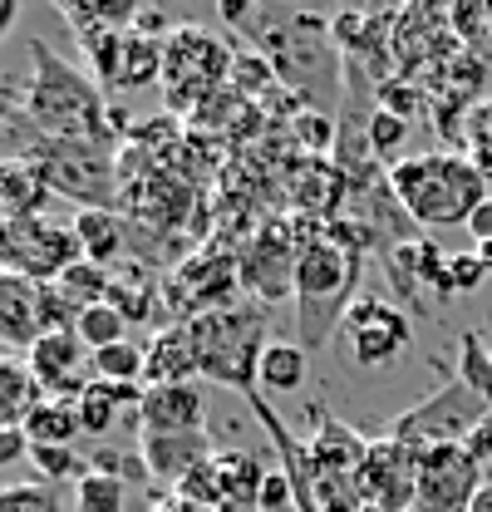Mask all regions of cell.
<instances>
[{
    "instance_id": "6da1fadb",
    "label": "cell",
    "mask_w": 492,
    "mask_h": 512,
    "mask_svg": "<svg viewBox=\"0 0 492 512\" xmlns=\"http://www.w3.org/2000/svg\"><path fill=\"white\" fill-rule=\"evenodd\" d=\"M389 192H394V207L419 222V227H468V217L488 202V178L478 173V163L458 148H438V153H414V158H399L389 168Z\"/></svg>"
},
{
    "instance_id": "7a4b0ae2",
    "label": "cell",
    "mask_w": 492,
    "mask_h": 512,
    "mask_svg": "<svg viewBox=\"0 0 492 512\" xmlns=\"http://www.w3.org/2000/svg\"><path fill=\"white\" fill-rule=\"evenodd\" d=\"M30 84L20 99L25 124L40 128L45 138H109V109H104V84L94 79V69L60 60L45 40H30Z\"/></svg>"
},
{
    "instance_id": "3957f363",
    "label": "cell",
    "mask_w": 492,
    "mask_h": 512,
    "mask_svg": "<svg viewBox=\"0 0 492 512\" xmlns=\"http://www.w3.org/2000/svg\"><path fill=\"white\" fill-rule=\"evenodd\" d=\"M360 261L365 252L330 237V227L320 222L301 247V266H296V320H301V350L315 355L335 330L345 311L360 301L355 281H360Z\"/></svg>"
},
{
    "instance_id": "277c9868",
    "label": "cell",
    "mask_w": 492,
    "mask_h": 512,
    "mask_svg": "<svg viewBox=\"0 0 492 512\" xmlns=\"http://www.w3.org/2000/svg\"><path fill=\"white\" fill-rule=\"evenodd\" d=\"M266 306L261 301H237L227 311H212V316L192 320V335H197V375L212 384H227V389H242L251 394L256 370H261V355H266Z\"/></svg>"
},
{
    "instance_id": "5b68a950",
    "label": "cell",
    "mask_w": 492,
    "mask_h": 512,
    "mask_svg": "<svg viewBox=\"0 0 492 512\" xmlns=\"http://www.w3.org/2000/svg\"><path fill=\"white\" fill-rule=\"evenodd\" d=\"M30 163H40L45 183L74 197L79 207H109L119 197V158L109 153V143L99 138H45L40 128H30V148L20 153Z\"/></svg>"
},
{
    "instance_id": "8992f818",
    "label": "cell",
    "mask_w": 492,
    "mask_h": 512,
    "mask_svg": "<svg viewBox=\"0 0 492 512\" xmlns=\"http://www.w3.org/2000/svg\"><path fill=\"white\" fill-rule=\"evenodd\" d=\"M232 45L202 25H178L163 40V84H168V109L173 114H197L207 99H217L232 84Z\"/></svg>"
},
{
    "instance_id": "52a82bcc",
    "label": "cell",
    "mask_w": 492,
    "mask_h": 512,
    "mask_svg": "<svg viewBox=\"0 0 492 512\" xmlns=\"http://www.w3.org/2000/svg\"><path fill=\"white\" fill-rule=\"evenodd\" d=\"M488 404L468 389V384L453 380L443 384V389H433L424 404H414V409H404L399 419H394V429H389V439L404 448H414V453H424V448H438V444H468L483 424H488Z\"/></svg>"
},
{
    "instance_id": "ba28073f",
    "label": "cell",
    "mask_w": 492,
    "mask_h": 512,
    "mask_svg": "<svg viewBox=\"0 0 492 512\" xmlns=\"http://www.w3.org/2000/svg\"><path fill=\"white\" fill-rule=\"evenodd\" d=\"M320 227V222H315ZM310 227V232H315ZM301 227L291 217H271L251 232V242L237 247V266H242V291H251L266 311L296 296V266H301V247L306 237H296Z\"/></svg>"
},
{
    "instance_id": "9c48e42d",
    "label": "cell",
    "mask_w": 492,
    "mask_h": 512,
    "mask_svg": "<svg viewBox=\"0 0 492 512\" xmlns=\"http://www.w3.org/2000/svg\"><path fill=\"white\" fill-rule=\"evenodd\" d=\"M242 291V266H237V247H197V252L178 261L163 276V296L173 306V320H197L212 311L237 306Z\"/></svg>"
},
{
    "instance_id": "30bf717a",
    "label": "cell",
    "mask_w": 492,
    "mask_h": 512,
    "mask_svg": "<svg viewBox=\"0 0 492 512\" xmlns=\"http://www.w3.org/2000/svg\"><path fill=\"white\" fill-rule=\"evenodd\" d=\"M74 261H84L79 237H74V227H60L50 212L10 222L5 237H0V266L20 271V276H30L40 286H55Z\"/></svg>"
},
{
    "instance_id": "8fae6325",
    "label": "cell",
    "mask_w": 492,
    "mask_h": 512,
    "mask_svg": "<svg viewBox=\"0 0 492 512\" xmlns=\"http://www.w3.org/2000/svg\"><path fill=\"white\" fill-rule=\"evenodd\" d=\"M478 458L463 444H438L419 453V488H414V512H473L478 488Z\"/></svg>"
},
{
    "instance_id": "7c38bea8",
    "label": "cell",
    "mask_w": 492,
    "mask_h": 512,
    "mask_svg": "<svg viewBox=\"0 0 492 512\" xmlns=\"http://www.w3.org/2000/svg\"><path fill=\"white\" fill-rule=\"evenodd\" d=\"M340 340L350 345V355L360 365H389V360H399L414 345V325L394 301L360 296L340 320Z\"/></svg>"
},
{
    "instance_id": "4fadbf2b",
    "label": "cell",
    "mask_w": 492,
    "mask_h": 512,
    "mask_svg": "<svg viewBox=\"0 0 492 512\" xmlns=\"http://www.w3.org/2000/svg\"><path fill=\"white\" fill-rule=\"evenodd\" d=\"M360 488L369 512H409L419 488V453L394 439H374L360 468Z\"/></svg>"
},
{
    "instance_id": "5bb4252c",
    "label": "cell",
    "mask_w": 492,
    "mask_h": 512,
    "mask_svg": "<svg viewBox=\"0 0 492 512\" xmlns=\"http://www.w3.org/2000/svg\"><path fill=\"white\" fill-rule=\"evenodd\" d=\"M25 365L35 370V380L45 389V399H79L94 384V355L74 330H50L35 340V350L25 355Z\"/></svg>"
},
{
    "instance_id": "9a60e30c",
    "label": "cell",
    "mask_w": 492,
    "mask_h": 512,
    "mask_svg": "<svg viewBox=\"0 0 492 512\" xmlns=\"http://www.w3.org/2000/svg\"><path fill=\"white\" fill-rule=\"evenodd\" d=\"M40 335H50V325H45V286L0 266V350L5 355H30Z\"/></svg>"
},
{
    "instance_id": "2e32d148",
    "label": "cell",
    "mask_w": 492,
    "mask_h": 512,
    "mask_svg": "<svg viewBox=\"0 0 492 512\" xmlns=\"http://www.w3.org/2000/svg\"><path fill=\"white\" fill-rule=\"evenodd\" d=\"M207 404L197 384H148L138 404V429L143 434H192L202 429Z\"/></svg>"
},
{
    "instance_id": "e0dca14e",
    "label": "cell",
    "mask_w": 492,
    "mask_h": 512,
    "mask_svg": "<svg viewBox=\"0 0 492 512\" xmlns=\"http://www.w3.org/2000/svg\"><path fill=\"white\" fill-rule=\"evenodd\" d=\"M148 370H143V389L148 384H192L197 375V335H192V320H173L163 325L148 345Z\"/></svg>"
},
{
    "instance_id": "ac0fdd59",
    "label": "cell",
    "mask_w": 492,
    "mask_h": 512,
    "mask_svg": "<svg viewBox=\"0 0 492 512\" xmlns=\"http://www.w3.org/2000/svg\"><path fill=\"white\" fill-rule=\"evenodd\" d=\"M143 463L153 478H173V483H187L202 463H212V439L207 429H192V434H143Z\"/></svg>"
},
{
    "instance_id": "d6986e66",
    "label": "cell",
    "mask_w": 492,
    "mask_h": 512,
    "mask_svg": "<svg viewBox=\"0 0 492 512\" xmlns=\"http://www.w3.org/2000/svg\"><path fill=\"white\" fill-rule=\"evenodd\" d=\"M50 197H55V188L45 183L40 163H30V158H5L0 163V217L5 222L40 217Z\"/></svg>"
},
{
    "instance_id": "ffe728a7",
    "label": "cell",
    "mask_w": 492,
    "mask_h": 512,
    "mask_svg": "<svg viewBox=\"0 0 492 512\" xmlns=\"http://www.w3.org/2000/svg\"><path fill=\"white\" fill-rule=\"evenodd\" d=\"M40 404H45V389L35 380V370L25 365V355H0V424L25 429V419Z\"/></svg>"
},
{
    "instance_id": "44dd1931",
    "label": "cell",
    "mask_w": 492,
    "mask_h": 512,
    "mask_svg": "<svg viewBox=\"0 0 492 512\" xmlns=\"http://www.w3.org/2000/svg\"><path fill=\"white\" fill-rule=\"evenodd\" d=\"M69 227H74V237H79L84 261H94V266H114V261L123 256V217L119 212H109V207H79Z\"/></svg>"
},
{
    "instance_id": "7402d4cb",
    "label": "cell",
    "mask_w": 492,
    "mask_h": 512,
    "mask_svg": "<svg viewBox=\"0 0 492 512\" xmlns=\"http://www.w3.org/2000/svg\"><path fill=\"white\" fill-rule=\"evenodd\" d=\"M217 478H222V512H246L261 503V483H266V468L242 453V448H222L217 453Z\"/></svg>"
},
{
    "instance_id": "603a6c76",
    "label": "cell",
    "mask_w": 492,
    "mask_h": 512,
    "mask_svg": "<svg viewBox=\"0 0 492 512\" xmlns=\"http://www.w3.org/2000/svg\"><path fill=\"white\" fill-rule=\"evenodd\" d=\"M365 453L369 444L345 429V424H320V434L306 444V463L320 468V473H360L365 468Z\"/></svg>"
},
{
    "instance_id": "cb8c5ba5",
    "label": "cell",
    "mask_w": 492,
    "mask_h": 512,
    "mask_svg": "<svg viewBox=\"0 0 492 512\" xmlns=\"http://www.w3.org/2000/svg\"><path fill=\"white\" fill-rule=\"evenodd\" d=\"M310 375V355L301 350V340H271L256 370V389L266 394H296Z\"/></svg>"
},
{
    "instance_id": "d4e9b609",
    "label": "cell",
    "mask_w": 492,
    "mask_h": 512,
    "mask_svg": "<svg viewBox=\"0 0 492 512\" xmlns=\"http://www.w3.org/2000/svg\"><path fill=\"white\" fill-rule=\"evenodd\" d=\"M30 448H74V439L84 434L79 424V404L74 399H45L30 419H25Z\"/></svg>"
},
{
    "instance_id": "484cf974",
    "label": "cell",
    "mask_w": 492,
    "mask_h": 512,
    "mask_svg": "<svg viewBox=\"0 0 492 512\" xmlns=\"http://www.w3.org/2000/svg\"><path fill=\"white\" fill-rule=\"evenodd\" d=\"M55 291H60L74 311L104 306V301H109V291H114V271H109V266H94V261H74L60 281H55Z\"/></svg>"
},
{
    "instance_id": "4316f807",
    "label": "cell",
    "mask_w": 492,
    "mask_h": 512,
    "mask_svg": "<svg viewBox=\"0 0 492 512\" xmlns=\"http://www.w3.org/2000/svg\"><path fill=\"white\" fill-rule=\"evenodd\" d=\"M123 503H128V483H123L119 473L89 468L74 483V512H123Z\"/></svg>"
},
{
    "instance_id": "83f0119b",
    "label": "cell",
    "mask_w": 492,
    "mask_h": 512,
    "mask_svg": "<svg viewBox=\"0 0 492 512\" xmlns=\"http://www.w3.org/2000/svg\"><path fill=\"white\" fill-rule=\"evenodd\" d=\"M74 335L89 345V355L94 350H109V345H119L128 340V316H123L119 306H89V311H79V325H74Z\"/></svg>"
},
{
    "instance_id": "f1b7e54d",
    "label": "cell",
    "mask_w": 492,
    "mask_h": 512,
    "mask_svg": "<svg viewBox=\"0 0 492 512\" xmlns=\"http://www.w3.org/2000/svg\"><path fill=\"white\" fill-rule=\"evenodd\" d=\"M143 370H148V355H143V345H133V340H119V345H109V350H94V380L138 384Z\"/></svg>"
},
{
    "instance_id": "f546056e",
    "label": "cell",
    "mask_w": 492,
    "mask_h": 512,
    "mask_svg": "<svg viewBox=\"0 0 492 512\" xmlns=\"http://www.w3.org/2000/svg\"><path fill=\"white\" fill-rule=\"evenodd\" d=\"M458 380L492 409V345H483V335H473V330L458 340Z\"/></svg>"
},
{
    "instance_id": "4dcf8cb0",
    "label": "cell",
    "mask_w": 492,
    "mask_h": 512,
    "mask_svg": "<svg viewBox=\"0 0 492 512\" xmlns=\"http://www.w3.org/2000/svg\"><path fill=\"white\" fill-rule=\"evenodd\" d=\"M409 128L404 119H394V114H384V109H369L365 114V138H369V153L384 163V173L399 163V148L409 143Z\"/></svg>"
},
{
    "instance_id": "1f68e13d",
    "label": "cell",
    "mask_w": 492,
    "mask_h": 512,
    "mask_svg": "<svg viewBox=\"0 0 492 512\" xmlns=\"http://www.w3.org/2000/svg\"><path fill=\"white\" fill-rule=\"evenodd\" d=\"M30 463H35V473H40V483H79L84 473H89V463L74 453V448H30Z\"/></svg>"
},
{
    "instance_id": "d6a6232c",
    "label": "cell",
    "mask_w": 492,
    "mask_h": 512,
    "mask_svg": "<svg viewBox=\"0 0 492 512\" xmlns=\"http://www.w3.org/2000/svg\"><path fill=\"white\" fill-rule=\"evenodd\" d=\"M0 512H64L50 483H10L0 488Z\"/></svg>"
},
{
    "instance_id": "836d02e7",
    "label": "cell",
    "mask_w": 492,
    "mask_h": 512,
    "mask_svg": "<svg viewBox=\"0 0 492 512\" xmlns=\"http://www.w3.org/2000/svg\"><path fill=\"white\" fill-rule=\"evenodd\" d=\"M424 89L419 84H409V79H389L384 89H379V104L374 109H384V114H394V119H404V124H414L419 114H424Z\"/></svg>"
},
{
    "instance_id": "e575fe53",
    "label": "cell",
    "mask_w": 492,
    "mask_h": 512,
    "mask_svg": "<svg viewBox=\"0 0 492 512\" xmlns=\"http://www.w3.org/2000/svg\"><path fill=\"white\" fill-rule=\"evenodd\" d=\"M291 128H296V143L306 148L310 158H335V124L325 114L306 109L301 119H291Z\"/></svg>"
},
{
    "instance_id": "d590c367",
    "label": "cell",
    "mask_w": 492,
    "mask_h": 512,
    "mask_svg": "<svg viewBox=\"0 0 492 512\" xmlns=\"http://www.w3.org/2000/svg\"><path fill=\"white\" fill-rule=\"evenodd\" d=\"M488 281V266L478 261V252H453L448 256V291L453 296H468Z\"/></svg>"
},
{
    "instance_id": "8d00e7d4",
    "label": "cell",
    "mask_w": 492,
    "mask_h": 512,
    "mask_svg": "<svg viewBox=\"0 0 492 512\" xmlns=\"http://www.w3.org/2000/svg\"><path fill=\"white\" fill-rule=\"evenodd\" d=\"M296 503V488H291V473L281 468V473H266V483H261V503L256 512H286Z\"/></svg>"
},
{
    "instance_id": "74e56055",
    "label": "cell",
    "mask_w": 492,
    "mask_h": 512,
    "mask_svg": "<svg viewBox=\"0 0 492 512\" xmlns=\"http://www.w3.org/2000/svg\"><path fill=\"white\" fill-rule=\"evenodd\" d=\"M15 458H30V434H25V429H5V424H0V468H10Z\"/></svg>"
},
{
    "instance_id": "f35d334b",
    "label": "cell",
    "mask_w": 492,
    "mask_h": 512,
    "mask_svg": "<svg viewBox=\"0 0 492 512\" xmlns=\"http://www.w3.org/2000/svg\"><path fill=\"white\" fill-rule=\"evenodd\" d=\"M468 232H473V242H478V247H483V242H492V197L478 207V212H473V217H468Z\"/></svg>"
},
{
    "instance_id": "ab89813d",
    "label": "cell",
    "mask_w": 492,
    "mask_h": 512,
    "mask_svg": "<svg viewBox=\"0 0 492 512\" xmlns=\"http://www.w3.org/2000/svg\"><path fill=\"white\" fill-rule=\"evenodd\" d=\"M20 99H25V94H15L10 84H0V128H5L10 119H15V114H20Z\"/></svg>"
},
{
    "instance_id": "60d3db41",
    "label": "cell",
    "mask_w": 492,
    "mask_h": 512,
    "mask_svg": "<svg viewBox=\"0 0 492 512\" xmlns=\"http://www.w3.org/2000/svg\"><path fill=\"white\" fill-rule=\"evenodd\" d=\"M15 20H20V5H15V0H0V40L10 35V25H15Z\"/></svg>"
},
{
    "instance_id": "b9f144b4",
    "label": "cell",
    "mask_w": 492,
    "mask_h": 512,
    "mask_svg": "<svg viewBox=\"0 0 492 512\" xmlns=\"http://www.w3.org/2000/svg\"><path fill=\"white\" fill-rule=\"evenodd\" d=\"M468 158L478 163V173H483V178L492 183V148H478V153H468Z\"/></svg>"
},
{
    "instance_id": "7bdbcfd3",
    "label": "cell",
    "mask_w": 492,
    "mask_h": 512,
    "mask_svg": "<svg viewBox=\"0 0 492 512\" xmlns=\"http://www.w3.org/2000/svg\"><path fill=\"white\" fill-rule=\"evenodd\" d=\"M478 261L488 266V276H492V242H483V247H478Z\"/></svg>"
}]
</instances>
